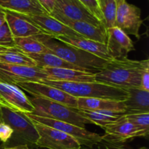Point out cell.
Listing matches in <instances>:
<instances>
[{"label":"cell","mask_w":149,"mask_h":149,"mask_svg":"<svg viewBox=\"0 0 149 149\" xmlns=\"http://www.w3.org/2000/svg\"><path fill=\"white\" fill-rule=\"evenodd\" d=\"M141 67L142 61L127 58L110 60L95 73V80L125 89L140 87Z\"/></svg>","instance_id":"obj_1"},{"label":"cell","mask_w":149,"mask_h":149,"mask_svg":"<svg viewBox=\"0 0 149 149\" xmlns=\"http://www.w3.org/2000/svg\"><path fill=\"white\" fill-rule=\"evenodd\" d=\"M49 51L67 62L72 64L86 72L96 73L105 67L109 61L86 51L61 42L51 36L39 34L34 36Z\"/></svg>","instance_id":"obj_2"},{"label":"cell","mask_w":149,"mask_h":149,"mask_svg":"<svg viewBox=\"0 0 149 149\" xmlns=\"http://www.w3.org/2000/svg\"><path fill=\"white\" fill-rule=\"evenodd\" d=\"M42 83L63 90L75 97L103 98L125 101L129 93L125 89L100 82H66L44 80Z\"/></svg>","instance_id":"obj_3"},{"label":"cell","mask_w":149,"mask_h":149,"mask_svg":"<svg viewBox=\"0 0 149 149\" xmlns=\"http://www.w3.org/2000/svg\"><path fill=\"white\" fill-rule=\"evenodd\" d=\"M0 115L3 122L8 124L13 130L11 138L2 145L5 146L26 145L31 149L36 148L39 134L33 121L26 114L0 106Z\"/></svg>","instance_id":"obj_4"},{"label":"cell","mask_w":149,"mask_h":149,"mask_svg":"<svg viewBox=\"0 0 149 149\" xmlns=\"http://www.w3.org/2000/svg\"><path fill=\"white\" fill-rule=\"evenodd\" d=\"M29 99L35 108L32 112L33 115L64 121L81 128H85L86 124H92L91 121L80 115L75 108L41 97L32 96Z\"/></svg>","instance_id":"obj_5"},{"label":"cell","mask_w":149,"mask_h":149,"mask_svg":"<svg viewBox=\"0 0 149 149\" xmlns=\"http://www.w3.org/2000/svg\"><path fill=\"white\" fill-rule=\"evenodd\" d=\"M25 114L31 121L49 126V127L69 134L71 137L75 138L81 146L92 148L102 142V137L100 134L91 132L86 129L85 128H81V127L69 124V123L52 119L47 117L39 116V115H33L32 113Z\"/></svg>","instance_id":"obj_6"},{"label":"cell","mask_w":149,"mask_h":149,"mask_svg":"<svg viewBox=\"0 0 149 149\" xmlns=\"http://www.w3.org/2000/svg\"><path fill=\"white\" fill-rule=\"evenodd\" d=\"M39 134L36 148L47 149H79L81 145L69 134L49 126L33 121Z\"/></svg>","instance_id":"obj_7"},{"label":"cell","mask_w":149,"mask_h":149,"mask_svg":"<svg viewBox=\"0 0 149 149\" xmlns=\"http://www.w3.org/2000/svg\"><path fill=\"white\" fill-rule=\"evenodd\" d=\"M15 85L22 90L31 94L33 97L44 98L70 108H78L77 97L54 86L36 81L21 82Z\"/></svg>","instance_id":"obj_8"},{"label":"cell","mask_w":149,"mask_h":149,"mask_svg":"<svg viewBox=\"0 0 149 149\" xmlns=\"http://www.w3.org/2000/svg\"><path fill=\"white\" fill-rule=\"evenodd\" d=\"M49 80L47 74L39 67H26L0 62V81L15 85L28 81L40 82Z\"/></svg>","instance_id":"obj_9"},{"label":"cell","mask_w":149,"mask_h":149,"mask_svg":"<svg viewBox=\"0 0 149 149\" xmlns=\"http://www.w3.org/2000/svg\"><path fill=\"white\" fill-rule=\"evenodd\" d=\"M104 130V135L101 136L102 141L109 144L122 145L135 137L148 138L142 131L125 118V115L106 126Z\"/></svg>","instance_id":"obj_10"},{"label":"cell","mask_w":149,"mask_h":149,"mask_svg":"<svg viewBox=\"0 0 149 149\" xmlns=\"http://www.w3.org/2000/svg\"><path fill=\"white\" fill-rule=\"evenodd\" d=\"M0 106L23 113H32L35 110L29 97L21 89L2 81H0Z\"/></svg>","instance_id":"obj_11"},{"label":"cell","mask_w":149,"mask_h":149,"mask_svg":"<svg viewBox=\"0 0 149 149\" xmlns=\"http://www.w3.org/2000/svg\"><path fill=\"white\" fill-rule=\"evenodd\" d=\"M141 15V11L139 7L129 4L126 0H119L117 1L115 26L127 35H133L139 39L140 28L143 23Z\"/></svg>","instance_id":"obj_12"},{"label":"cell","mask_w":149,"mask_h":149,"mask_svg":"<svg viewBox=\"0 0 149 149\" xmlns=\"http://www.w3.org/2000/svg\"><path fill=\"white\" fill-rule=\"evenodd\" d=\"M106 48L112 59L127 58L131 51H135L133 42L127 34L119 28L114 26L106 29Z\"/></svg>","instance_id":"obj_13"},{"label":"cell","mask_w":149,"mask_h":149,"mask_svg":"<svg viewBox=\"0 0 149 149\" xmlns=\"http://www.w3.org/2000/svg\"><path fill=\"white\" fill-rule=\"evenodd\" d=\"M18 15L39 28L45 34L51 36L52 37H55L61 35L81 37L78 33L72 30L71 28L61 23L50 15Z\"/></svg>","instance_id":"obj_14"},{"label":"cell","mask_w":149,"mask_h":149,"mask_svg":"<svg viewBox=\"0 0 149 149\" xmlns=\"http://www.w3.org/2000/svg\"><path fill=\"white\" fill-rule=\"evenodd\" d=\"M53 10L71 20L87 22L97 27L104 26L79 0H55Z\"/></svg>","instance_id":"obj_15"},{"label":"cell","mask_w":149,"mask_h":149,"mask_svg":"<svg viewBox=\"0 0 149 149\" xmlns=\"http://www.w3.org/2000/svg\"><path fill=\"white\" fill-rule=\"evenodd\" d=\"M49 15L63 24L71 28L72 30L78 33L83 37L97 41L101 43H106L107 34H106V29L104 26L97 27L87 22L71 20L55 10H53Z\"/></svg>","instance_id":"obj_16"},{"label":"cell","mask_w":149,"mask_h":149,"mask_svg":"<svg viewBox=\"0 0 149 149\" xmlns=\"http://www.w3.org/2000/svg\"><path fill=\"white\" fill-rule=\"evenodd\" d=\"M53 38L64 43L69 44L72 46L79 48L86 52L97 56L103 59L108 60V61L112 60L108 53L106 45L104 43L87 39L83 37L70 36V35H61V36H57Z\"/></svg>","instance_id":"obj_17"},{"label":"cell","mask_w":149,"mask_h":149,"mask_svg":"<svg viewBox=\"0 0 149 149\" xmlns=\"http://www.w3.org/2000/svg\"><path fill=\"white\" fill-rule=\"evenodd\" d=\"M42 71L49 77V80L66 82H94L95 73L70 68L44 67Z\"/></svg>","instance_id":"obj_18"},{"label":"cell","mask_w":149,"mask_h":149,"mask_svg":"<svg viewBox=\"0 0 149 149\" xmlns=\"http://www.w3.org/2000/svg\"><path fill=\"white\" fill-rule=\"evenodd\" d=\"M6 13V23L8 25L14 38L27 37L39 34H45L39 28L22 18L18 14L4 10Z\"/></svg>","instance_id":"obj_19"},{"label":"cell","mask_w":149,"mask_h":149,"mask_svg":"<svg viewBox=\"0 0 149 149\" xmlns=\"http://www.w3.org/2000/svg\"><path fill=\"white\" fill-rule=\"evenodd\" d=\"M77 104L78 109L125 112V101L122 100L103 98L77 97Z\"/></svg>","instance_id":"obj_20"},{"label":"cell","mask_w":149,"mask_h":149,"mask_svg":"<svg viewBox=\"0 0 149 149\" xmlns=\"http://www.w3.org/2000/svg\"><path fill=\"white\" fill-rule=\"evenodd\" d=\"M0 8L20 15L48 14L38 0H0Z\"/></svg>","instance_id":"obj_21"},{"label":"cell","mask_w":149,"mask_h":149,"mask_svg":"<svg viewBox=\"0 0 149 149\" xmlns=\"http://www.w3.org/2000/svg\"><path fill=\"white\" fill-rule=\"evenodd\" d=\"M129 96L125 100V114L149 112V91L140 87L127 89Z\"/></svg>","instance_id":"obj_22"},{"label":"cell","mask_w":149,"mask_h":149,"mask_svg":"<svg viewBox=\"0 0 149 149\" xmlns=\"http://www.w3.org/2000/svg\"><path fill=\"white\" fill-rule=\"evenodd\" d=\"M75 110L84 118H87L92 124L99 126L103 129L106 126L115 122L122 115H125L124 112H115V111H100L81 110L75 108Z\"/></svg>","instance_id":"obj_23"},{"label":"cell","mask_w":149,"mask_h":149,"mask_svg":"<svg viewBox=\"0 0 149 149\" xmlns=\"http://www.w3.org/2000/svg\"><path fill=\"white\" fill-rule=\"evenodd\" d=\"M36 62V66L41 68L49 67V68H70L75 70H82L79 67L72 64L67 62L58 56L50 52L42 53L27 54ZM84 71V70H82Z\"/></svg>","instance_id":"obj_24"},{"label":"cell","mask_w":149,"mask_h":149,"mask_svg":"<svg viewBox=\"0 0 149 149\" xmlns=\"http://www.w3.org/2000/svg\"><path fill=\"white\" fill-rule=\"evenodd\" d=\"M0 62L26 67H37L36 62L31 57L15 47L7 48L0 53Z\"/></svg>","instance_id":"obj_25"},{"label":"cell","mask_w":149,"mask_h":149,"mask_svg":"<svg viewBox=\"0 0 149 149\" xmlns=\"http://www.w3.org/2000/svg\"><path fill=\"white\" fill-rule=\"evenodd\" d=\"M15 48L26 54L42 53L49 52L47 47L39 42L34 36L14 38Z\"/></svg>","instance_id":"obj_26"},{"label":"cell","mask_w":149,"mask_h":149,"mask_svg":"<svg viewBox=\"0 0 149 149\" xmlns=\"http://www.w3.org/2000/svg\"><path fill=\"white\" fill-rule=\"evenodd\" d=\"M98 1L100 10L103 14L105 28L108 29L114 27L117 10L116 0H98Z\"/></svg>","instance_id":"obj_27"},{"label":"cell","mask_w":149,"mask_h":149,"mask_svg":"<svg viewBox=\"0 0 149 149\" xmlns=\"http://www.w3.org/2000/svg\"><path fill=\"white\" fill-rule=\"evenodd\" d=\"M125 118L148 137L149 112H134L125 114Z\"/></svg>","instance_id":"obj_28"},{"label":"cell","mask_w":149,"mask_h":149,"mask_svg":"<svg viewBox=\"0 0 149 149\" xmlns=\"http://www.w3.org/2000/svg\"><path fill=\"white\" fill-rule=\"evenodd\" d=\"M0 46L5 48L15 47L14 37L6 22L0 26Z\"/></svg>","instance_id":"obj_29"},{"label":"cell","mask_w":149,"mask_h":149,"mask_svg":"<svg viewBox=\"0 0 149 149\" xmlns=\"http://www.w3.org/2000/svg\"><path fill=\"white\" fill-rule=\"evenodd\" d=\"M97 20H100L103 24V14L100 10L98 0H79ZM104 26V24H103Z\"/></svg>","instance_id":"obj_30"},{"label":"cell","mask_w":149,"mask_h":149,"mask_svg":"<svg viewBox=\"0 0 149 149\" xmlns=\"http://www.w3.org/2000/svg\"><path fill=\"white\" fill-rule=\"evenodd\" d=\"M142 89L149 91V60L142 61L141 72V86Z\"/></svg>","instance_id":"obj_31"},{"label":"cell","mask_w":149,"mask_h":149,"mask_svg":"<svg viewBox=\"0 0 149 149\" xmlns=\"http://www.w3.org/2000/svg\"><path fill=\"white\" fill-rule=\"evenodd\" d=\"M13 129L8 124L4 122L0 123V140L2 142L3 144L9 141L13 135Z\"/></svg>","instance_id":"obj_32"},{"label":"cell","mask_w":149,"mask_h":149,"mask_svg":"<svg viewBox=\"0 0 149 149\" xmlns=\"http://www.w3.org/2000/svg\"><path fill=\"white\" fill-rule=\"evenodd\" d=\"M93 148L94 149H127L122 145L109 144V143H104L103 141L94 145Z\"/></svg>","instance_id":"obj_33"},{"label":"cell","mask_w":149,"mask_h":149,"mask_svg":"<svg viewBox=\"0 0 149 149\" xmlns=\"http://www.w3.org/2000/svg\"><path fill=\"white\" fill-rule=\"evenodd\" d=\"M38 1L49 15L53 11L55 8V0H38Z\"/></svg>","instance_id":"obj_34"},{"label":"cell","mask_w":149,"mask_h":149,"mask_svg":"<svg viewBox=\"0 0 149 149\" xmlns=\"http://www.w3.org/2000/svg\"><path fill=\"white\" fill-rule=\"evenodd\" d=\"M0 149H31L30 148L26 145H15V146H5L1 145L0 146Z\"/></svg>","instance_id":"obj_35"},{"label":"cell","mask_w":149,"mask_h":149,"mask_svg":"<svg viewBox=\"0 0 149 149\" xmlns=\"http://www.w3.org/2000/svg\"><path fill=\"white\" fill-rule=\"evenodd\" d=\"M6 13L5 11L0 8V26L6 22Z\"/></svg>","instance_id":"obj_36"},{"label":"cell","mask_w":149,"mask_h":149,"mask_svg":"<svg viewBox=\"0 0 149 149\" xmlns=\"http://www.w3.org/2000/svg\"><path fill=\"white\" fill-rule=\"evenodd\" d=\"M7 48H5V47L0 46V53H2L3 51H6V50H7Z\"/></svg>","instance_id":"obj_37"},{"label":"cell","mask_w":149,"mask_h":149,"mask_svg":"<svg viewBox=\"0 0 149 149\" xmlns=\"http://www.w3.org/2000/svg\"><path fill=\"white\" fill-rule=\"evenodd\" d=\"M79 149H94V148H93V147L90 148V147H87V146H84V147H81V148H80Z\"/></svg>","instance_id":"obj_38"},{"label":"cell","mask_w":149,"mask_h":149,"mask_svg":"<svg viewBox=\"0 0 149 149\" xmlns=\"http://www.w3.org/2000/svg\"><path fill=\"white\" fill-rule=\"evenodd\" d=\"M138 149H148V148H147L146 147H142V148H140Z\"/></svg>","instance_id":"obj_39"},{"label":"cell","mask_w":149,"mask_h":149,"mask_svg":"<svg viewBox=\"0 0 149 149\" xmlns=\"http://www.w3.org/2000/svg\"><path fill=\"white\" fill-rule=\"evenodd\" d=\"M1 122H3V121H2V118H1V115H0V123Z\"/></svg>","instance_id":"obj_40"},{"label":"cell","mask_w":149,"mask_h":149,"mask_svg":"<svg viewBox=\"0 0 149 149\" xmlns=\"http://www.w3.org/2000/svg\"><path fill=\"white\" fill-rule=\"evenodd\" d=\"M119 1V0H116V1Z\"/></svg>","instance_id":"obj_41"}]
</instances>
